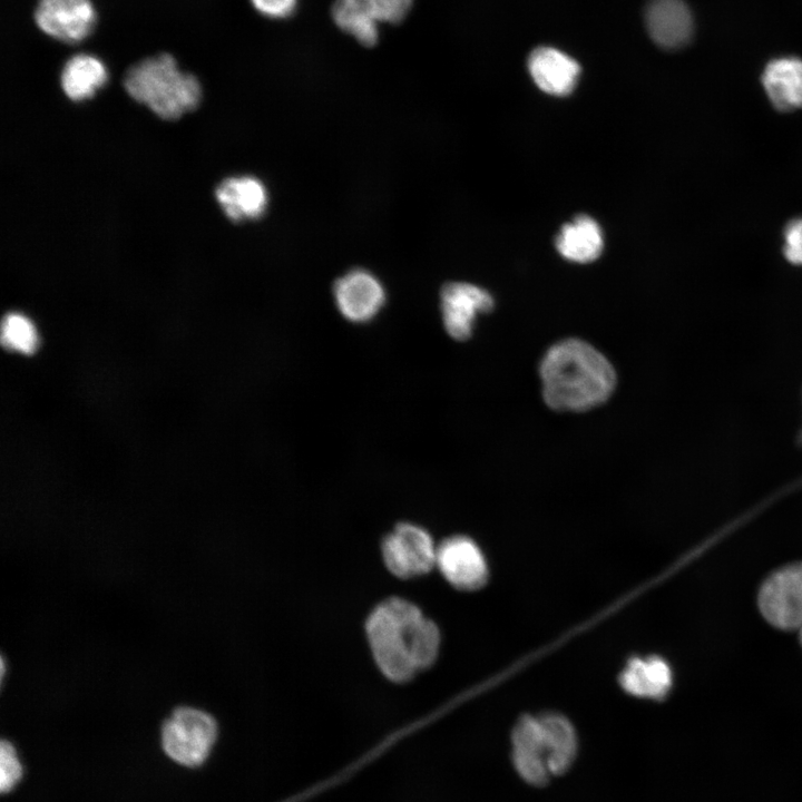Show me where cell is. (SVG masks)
Wrapping results in <instances>:
<instances>
[{
    "label": "cell",
    "mask_w": 802,
    "mask_h": 802,
    "mask_svg": "<svg viewBox=\"0 0 802 802\" xmlns=\"http://www.w3.org/2000/svg\"><path fill=\"white\" fill-rule=\"evenodd\" d=\"M366 636L382 674L404 683L437 659L440 633L421 609L403 598H388L370 613Z\"/></svg>",
    "instance_id": "obj_1"
},
{
    "label": "cell",
    "mask_w": 802,
    "mask_h": 802,
    "mask_svg": "<svg viewBox=\"0 0 802 802\" xmlns=\"http://www.w3.org/2000/svg\"><path fill=\"white\" fill-rule=\"evenodd\" d=\"M539 378L546 404L568 412L600 405L616 385L612 363L580 339H566L551 345L539 363Z\"/></svg>",
    "instance_id": "obj_2"
},
{
    "label": "cell",
    "mask_w": 802,
    "mask_h": 802,
    "mask_svg": "<svg viewBox=\"0 0 802 802\" xmlns=\"http://www.w3.org/2000/svg\"><path fill=\"white\" fill-rule=\"evenodd\" d=\"M511 743L514 766L532 785H542L550 775L566 772L577 753L575 728L557 713L521 717L512 730Z\"/></svg>",
    "instance_id": "obj_3"
},
{
    "label": "cell",
    "mask_w": 802,
    "mask_h": 802,
    "mask_svg": "<svg viewBox=\"0 0 802 802\" xmlns=\"http://www.w3.org/2000/svg\"><path fill=\"white\" fill-rule=\"evenodd\" d=\"M124 86L130 97L164 119H176L196 108L200 86L195 76L182 71L168 53L148 57L133 65Z\"/></svg>",
    "instance_id": "obj_4"
},
{
    "label": "cell",
    "mask_w": 802,
    "mask_h": 802,
    "mask_svg": "<svg viewBox=\"0 0 802 802\" xmlns=\"http://www.w3.org/2000/svg\"><path fill=\"white\" fill-rule=\"evenodd\" d=\"M215 720L207 713L179 707L164 723L162 741L165 752L184 765H197L207 756L216 739Z\"/></svg>",
    "instance_id": "obj_5"
},
{
    "label": "cell",
    "mask_w": 802,
    "mask_h": 802,
    "mask_svg": "<svg viewBox=\"0 0 802 802\" xmlns=\"http://www.w3.org/2000/svg\"><path fill=\"white\" fill-rule=\"evenodd\" d=\"M381 550L387 568L399 578L424 575L436 565L437 547L429 532L418 525H398L384 537Z\"/></svg>",
    "instance_id": "obj_6"
},
{
    "label": "cell",
    "mask_w": 802,
    "mask_h": 802,
    "mask_svg": "<svg viewBox=\"0 0 802 802\" xmlns=\"http://www.w3.org/2000/svg\"><path fill=\"white\" fill-rule=\"evenodd\" d=\"M759 607L764 618L780 629L802 626V563L786 565L762 584Z\"/></svg>",
    "instance_id": "obj_7"
},
{
    "label": "cell",
    "mask_w": 802,
    "mask_h": 802,
    "mask_svg": "<svg viewBox=\"0 0 802 802\" xmlns=\"http://www.w3.org/2000/svg\"><path fill=\"white\" fill-rule=\"evenodd\" d=\"M491 294L477 285L464 282L447 283L440 293V306L444 329L454 340L471 336L479 314L493 307Z\"/></svg>",
    "instance_id": "obj_8"
},
{
    "label": "cell",
    "mask_w": 802,
    "mask_h": 802,
    "mask_svg": "<svg viewBox=\"0 0 802 802\" xmlns=\"http://www.w3.org/2000/svg\"><path fill=\"white\" fill-rule=\"evenodd\" d=\"M35 21L46 35L78 43L91 32L96 12L90 0H38Z\"/></svg>",
    "instance_id": "obj_9"
},
{
    "label": "cell",
    "mask_w": 802,
    "mask_h": 802,
    "mask_svg": "<svg viewBox=\"0 0 802 802\" xmlns=\"http://www.w3.org/2000/svg\"><path fill=\"white\" fill-rule=\"evenodd\" d=\"M436 565L456 588L475 590L488 579V566L477 544L466 536H453L437 547Z\"/></svg>",
    "instance_id": "obj_10"
},
{
    "label": "cell",
    "mask_w": 802,
    "mask_h": 802,
    "mask_svg": "<svg viewBox=\"0 0 802 802\" xmlns=\"http://www.w3.org/2000/svg\"><path fill=\"white\" fill-rule=\"evenodd\" d=\"M333 296L340 313L355 323L373 319L385 301L381 282L363 268L352 270L338 278Z\"/></svg>",
    "instance_id": "obj_11"
},
{
    "label": "cell",
    "mask_w": 802,
    "mask_h": 802,
    "mask_svg": "<svg viewBox=\"0 0 802 802\" xmlns=\"http://www.w3.org/2000/svg\"><path fill=\"white\" fill-rule=\"evenodd\" d=\"M645 20L652 39L666 49L686 45L693 35L692 14L683 0H651Z\"/></svg>",
    "instance_id": "obj_12"
},
{
    "label": "cell",
    "mask_w": 802,
    "mask_h": 802,
    "mask_svg": "<svg viewBox=\"0 0 802 802\" xmlns=\"http://www.w3.org/2000/svg\"><path fill=\"white\" fill-rule=\"evenodd\" d=\"M528 69L536 85L554 96L570 94L580 72L576 60L550 47L535 49L528 58Z\"/></svg>",
    "instance_id": "obj_13"
},
{
    "label": "cell",
    "mask_w": 802,
    "mask_h": 802,
    "mask_svg": "<svg viewBox=\"0 0 802 802\" xmlns=\"http://www.w3.org/2000/svg\"><path fill=\"white\" fill-rule=\"evenodd\" d=\"M215 195L226 216L234 222L258 218L268 199L265 185L253 176L226 178L217 186Z\"/></svg>",
    "instance_id": "obj_14"
},
{
    "label": "cell",
    "mask_w": 802,
    "mask_h": 802,
    "mask_svg": "<svg viewBox=\"0 0 802 802\" xmlns=\"http://www.w3.org/2000/svg\"><path fill=\"white\" fill-rule=\"evenodd\" d=\"M762 85L774 108L781 111L802 108V59L782 57L770 61Z\"/></svg>",
    "instance_id": "obj_15"
},
{
    "label": "cell",
    "mask_w": 802,
    "mask_h": 802,
    "mask_svg": "<svg viewBox=\"0 0 802 802\" xmlns=\"http://www.w3.org/2000/svg\"><path fill=\"white\" fill-rule=\"evenodd\" d=\"M672 679L668 663L657 656L632 658L619 676L620 685L627 693L653 700L667 695Z\"/></svg>",
    "instance_id": "obj_16"
},
{
    "label": "cell",
    "mask_w": 802,
    "mask_h": 802,
    "mask_svg": "<svg viewBox=\"0 0 802 802\" xmlns=\"http://www.w3.org/2000/svg\"><path fill=\"white\" fill-rule=\"evenodd\" d=\"M331 13L336 26L361 45L378 42L381 0H335Z\"/></svg>",
    "instance_id": "obj_17"
},
{
    "label": "cell",
    "mask_w": 802,
    "mask_h": 802,
    "mask_svg": "<svg viewBox=\"0 0 802 802\" xmlns=\"http://www.w3.org/2000/svg\"><path fill=\"white\" fill-rule=\"evenodd\" d=\"M557 251L565 258L577 263L595 261L604 247L598 223L588 215H578L565 224L556 237Z\"/></svg>",
    "instance_id": "obj_18"
},
{
    "label": "cell",
    "mask_w": 802,
    "mask_h": 802,
    "mask_svg": "<svg viewBox=\"0 0 802 802\" xmlns=\"http://www.w3.org/2000/svg\"><path fill=\"white\" fill-rule=\"evenodd\" d=\"M107 77L101 60L92 55L77 53L66 61L60 82L67 97L80 101L92 97L106 84Z\"/></svg>",
    "instance_id": "obj_19"
},
{
    "label": "cell",
    "mask_w": 802,
    "mask_h": 802,
    "mask_svg": "<svg viewBox=\"0 0 802 802\" xmlns=\"http://www.w3.org/2000/svg\"><path fill=\"white\" fill-rule=\"evenodd\" d=\"M2 342L11 350L31 354L38 345L36 327L26 316L9 313L2 321Z\"/></svg>",
    "instance_id": "obj_20"
},
{
    "label": "cell",
    "mask_w": 802,
    "mask_h": 802,
    "mask_svg": "<svg viewBox=\"0 0 802 802\" xmlns=\"http://www.w3.org/2000/svg\"><path fill=\"white\" fill-rule=\"evenodd\" d=\"M22 774L21 764L12 744L2 741L0 744V789L2 792L11 790Z\"/></svg>",
    "instance_id": "obj_21"
},
{
    "label": "cell",
    "mask_w": 802,
    "mask_h": 802,
    "mask_svg": "<svg viewBox=\"0 0 802 802\" xmlns=\"http://www.w3.org/2000/svg\"><path fill=\"white\" fill-rule=\"evenodd\" d=\"M784 255L795 265H802V218L791 221L784 231Z\"/></svg>",
    "instance_id": "obj_22"
},
{
    "label": "cell",
    "mask_w": 802,
    "mask_h": 802,
    "mask_svg": "<svg viewBox=\"0 0 802 802\" xmlns=\"http://www.w3.org/2000/svg\"><path fill=\"white\" fill-rule=\"evenodd\" d=\"M251 3L258 13L271 19L288 18L297 7V0H251Z\"/></svg>",
    "instance_id": "obj_23"
},
{
    "label": "cell",
    "mask_w": 802,
    "mask_h": 802,
    "mask_svg": "<svg viewBox=\"0 0 802 802\" xmlns=\"http://www.w3.org/2000/svg\"><path fill=\"white\" fill-rule=\"evenodd\" d=\"M413 0H381V22L399 23L411 10Z\"/></svg>",
    "instance_id": "obj_24"
},
{
    "label": "cell",
    "mask_w": 802,
    "mask_h": 802,
    "mask_svg": "<svg viewBox=\"0 0 802 802\" xmlns=\"http://www.w3.org/2000/svg\"><path fill=\"white\" fill-rule=\"evenodd\" d=\"M4 672H6V662L4 658H1V679L4 678Z\"/></svg>",
    "instance_id": "obj_25"
},
{
    "label": "cell",
    "mask_w": 802,
    "mask_h": 802,
    "mask_svg": "<svg viewBox=\"0 0 802 802\" xmlns=\"http://www.w3.org/2000/svg\"><path fill=\"white\" fill-rule=\"evenodd\" d=\"M800 642H801V645H802V626L800 627Z\"/></svg>",
    "instance_id": "obj_26"
}]
</instances>
